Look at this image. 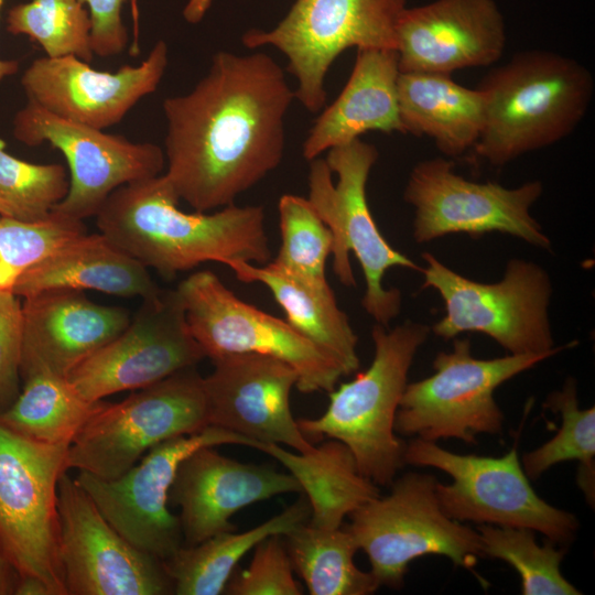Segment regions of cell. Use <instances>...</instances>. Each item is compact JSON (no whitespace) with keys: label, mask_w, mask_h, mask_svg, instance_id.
<instances>
[{"label":"cell","mask_w":595,"mask_h":595,"mask_svg":"<svg viewBox=\"0 0 595 595\" xmlns=\"http://www.w3.org/2000/svg\"><path fill=\"white\" fill-rule=\"evenodd\" d=\"M252 442L216 426L176 436L150 448L141 459L113 479L78 472L76 482L106 520L130 543L162 561L183 544L178 516L169 508V494L181 462L203 446Z\"/></svg>","instance_id":"cell-15"},{"label":"cell","mask_w":595,"mask_h":595,"mask_svg":"<svg viewBox=\"0 0 595 595\" xmlns=\"http://www.w3.org/2000/svg\"><path fill=\"white\" fill-rule=\"evenodd\" d=\"M126 1L80 0L88 7L91 22L90 45L94 55L106 58L125 51L128 44V31L122 20V7Z\"/></svg>","instance_id":"cell-40"},{"label":"cell","mask_w":595,"mask_h":595,"mask_svg":"<svg viewBox=\"0 0 595 595\" xmlns=\"http://www.w3.org/2000/svg\"><path fill=\"white\" fill-rule=\"evenodd\" d=\"M205 355L190 333L176 290L142 300L129 325L76 365L68 381L88 401L154 385Z\"/></svg>","instance_id":"cell-18"},{"label":"cell","mask_w":595,"mask_h":595,"mask_svg":"<svg viewBox=\"0 0 595 595\" xmlns=\"http://www.w3.org/2000/svg\"><path fill=\"white\" fill-rule=\"evenodd\" d=\"M403 459L452 477L451 484L436 483L435 489L441 509L458 522L527 528L554 543L571 541L578 528L573 513L551 506L533 490L516 447L500 457L462 455L415 437L405 444Z\"/></svg>","instance_id":"cell-13"},{"label":"cell","mask_w":595,"mask_h":595,"mask_svg":"<svg viewBox=\"0 0 595 595\" xmlns=\"http://www.w3.org/2000/svg\"><path fill=\"white\" fill-rule=\"evenodd\" d=\"M430 332L429 325L413 321L392 329L376 323L370 366L328 392V407L321 416L298 420L302 433L340 441L365 477L377 486L391 485L404 465L405 443L394 430L397 411L414 356Z\"/></svg>","instance_id":"cell-4"},{"label":"cell","mask_w":595,"mask_h":595,"mask_svg":"<svg viewBox=\"0 0 595 595\" xmlns=\"http://www.w3.org/2000/svg\"><path fill=\"white\" fill-rule=\"evenodd\" d=\"M407 0H295L271 30L251 29L248 48L273 46L288 60L294 97L310 112L326 104L325 77L347 48L396 50V30Z\"/></svg>","instance_id":"cell-8"},{"label":"cell","mask_w":595,"mask_h":595,"mask_svg":"<svg viewBox=\"0 0 595 595\" xmlns=\"http://www.w3.org/2000/svg\"><path fill=\"white\" fill-rule=\"evenodd\" d=\"M84 232L83 220L55 212L40 221L0 217V289L12 290L26 270Z\"/></svg>","instance_id":"cell-37"},{"label":"cell","mask_w":595,"mask_h":595,"mask_svg":"<svg viewBox=\"0 0 595 595\" xmlns=\"http://www.w3.org/2000/svg\"><path fill=\"white\" fill-rule=\"evenodd\" d=\"M398 105L404 133L428 137L445 156H461L477 143L485 120V95L451 75L401 73Z\"/></svg>","instance_id":"cell-26"},{"label":"cell","mask_w":595,"mask_h":595,"mask_svg":"<svg viewBox=\"0 0 595 595\" xmlns=\"http://www.w3.org/2000/svg\"><path fill=\"white\" fill-rule=\"evenodd\" d=\"M281 245L271 261L281 270L320 288H328L326 261L332 234L307 198L284 194L278 204Z\"/></svg>","instance_id":"cell-35"},{"label":"cell","mask_w":595,"mask_h":595,"mask_svg":"<svg viewBox=\"0 0 595 595\" xmlns=\"http://www.w3.org/2000/svg\"><path fill=\"white\" fill-rule=\"evenodd\" d=\"M212 1L213 0H187L183 9V17L185 21L191 24L201 22L208 11Z\"/></svg>","instance_id":"cell-43"},{"label":"cell","mask_w":595,"mask_h":595,"mask_svg":"<svg viewBox=\"0 0 595 595\" xmlns=\"http://www.w3.org/2000/svg\"><path fill=\"white\" fill-rule=\"evenodd\" d=\"M375 145L360 138L332 148L326 159L310 161L309 202L332 234L333 269L339 282L356 284L349 260L353 251L364 272V310L387 326L399 315L401 292L385 289L382 280L392 267L421 272V267L383 238L368 206L366 185L378 160Z\"/></svg>","instance_id":"cell-5"},{"label":"cell","mask_w":595,"mask_h":595,"mask_svg":"<svg viewBox=\"0 0 595 595\" xmlns=\"http://www.w3.org/2000/svg\"><path fill=\"white\" fill-rule=\"evenodd\" d=\"M454 162L433 158L416 163L407 182L403 199L414 208L413 239L421 244L450 234L477 237L498 231L529 245L549 249L551 241L530 209L541 197L540 181L513 188L495 182L466 180Z\"/></svg>","instance_id":"cell-14"},{"label":"cell","mask_w":595,"mask_h":595,"mask_svg":"<svg viewBox=\"0 0 595 595\" xmlns=\"http://www.w3.org/2000/svg\"><path fill=\"white\" fill-rule=\"evenodd\" d=\"M169 48L158 41L138 65L116 72L93 68L76 56L39 57L21 76L28 100L64 119L105 130L119 123L165 73Z\"/></svg>","instance_id":"cell-19"},{"label":"cell","mask_w":595,"mask_h":595,"mask_svg":"<svg viewBox=\"0 0 595 595\" xmlns=\"http://www.w3.org/2000/svg\"><path fill=\"white\" fill-rule=\"evenodd\" d=\"M22 303L12 290L0 289V413L21 389Z\"/></svg>","instance_id":"cell-39"},{"label":"cell","mask_w":595,"mask_h":595,"mask_svg":"<svg viewBox=\"0 0 595 595\" xmlns=\"http://www.w3.org/2000/svg\"><path fill=\"white\" fill-rule=\"evenodd\" d=\"M545 407L560 413L561 426L550 441L522 456V468L529 478L536 479L555 464L578 461L577 482L586 499L593 504L595 408H578L573 378H567L561 390L548 397Z\"/></svg>","instance_id":"cell-32"},{"label":"cell","mask_w":595,"mask_h":595,"mask_svg":"<svg viewBox=\"0 0 595 595\" xmlns=\"http://www.w3.org/2000/svg\"><path fill=\"white\" fill-rule=\"evenodd\" d=\"M267 53L220 51L194 88L163 100L164 173L195 212L232 205L279 166L294 99Z\"/></svg>","instance_id":"cell-1"},{"label":"cell","mask_w":595,"mask_h":595,"mask_svg":"<svg viewBox=\"0 0 595 595\" xmlns=\"http://www.w3.org/2000/svg\"><path fill=\"white\" fill-rule=\"evenodd\" d=\"M57 510L67 595L174 594L164 562L123 538L67 472L58 482Z\"/></svg>","instance_id":"cell-17"},{"label":"cell","mask_w":595,"mask_h":595,"mask_svg":"<svg viewBox=\"0 0 595 595\" xmlns=\"http://www.w3.org/2000/svg\"><path fill=\"white\" fill-rule=\"evenodd\" d=\"M15 400L0 413V423L31 441L47 445L74 441L106 401L83 398L66 377L39 370L24 377Z\"/></svg>","instance_id":"cell-30"},{"label":"cell","mask_w":595,"mask_h":595,"mask_svg":"<svg viewBox=\"0 0 595 595\" xmlns=\"http://www.w3.org/2000/svg\"><path fill=\"white\" fill-rule=\"evenodd\" d=\"M191 335L209 359L227 354H259L289 364L303 393L332 391L342 366L329 354L272 316L235 295L208 270L197 271L175 289Z\"/></svg>","instance_id":"cell-12"},{"label":"cell","mask_w":595,"mask_h":595,"mask_svg":"<svg viewBox=\"0 0 595 595\" xmlns=\"http://www.w3.org/2000/svg\"><path fill=\"white\" fill-rule=\"evenodd\" d=\"M293 570L311 595H369L380 585L354 562L358 545L347 528H317L304 522L283 536Z\"/></svg>","instance_id":"cell-31"},{"label":"cell","mask_w":595,"mask_h":595,"mask_svg":"<svg viewBox=\"0 0 595 595\" xmlns=\"http://www.w3.org/2000/svg\"><path fill=\"white\" fill-rule=\"evenodd\" d=\"M399 74L396 50H357L344 89L310 129L303 143V156L312 161L324 151L359 139L368 131L404 133L398 105Z\"/></svg>","instance_id":"cell-24"},{"label":"cell","mask_w":595,"mask_h":595,"mask_svg":"<svg viewBox=\"0 0 595 595\" xmlns=\"http://www.w3.org/2000/svg\"><path fill=\"white\" fill-rule=\"evenodd\" d=\"M307 500L299 499L281 513L244 532L226 531L194 545L183 544L163 561L176 595H219L239 561L260 541L285 536L310 518Z\"/></svg>","instance_id":"cell-29"},{"label":"cell","mask_w":595,"mask_h":595,"mask_svg":"<svg viewBox=\"0 0 595 595\" xmlns=\"http://www.w3.org/2000/svg\"><path fill=\"white\" fill-rule=\"evenodd\" d=\"M7 30L26 35L47 57L76 56L87 63L94 58L90 45L91 22L80 0H31L8 11Z\"/></svg>","instance_id":"cell-33"},{"label":"cell","mask_w":595,"mask_h":595,"mask_svg":"<svg viewBox=\"0 0 595 595\" xmlns=\"http://www.w3.org/2000/svg\"><path fill=\"white\" fill-rule=\"evenodd\" d=\"M4 0H0V10L3 4ZM19 69V63L14 60H2L0 58V83L11 76L18 73Z\"/></svg>","instance_id":"cell-44"},{"label":"cell","mask_w":595,"mask_h":595,"mask_svg":"<svg viewBox=\"0 0 595 595\" xmlns=\"http://www.w3.org/2000/svg\"><path fill=\"white\" fill-rule=\"evenodd\" d=\"M507 29L495 0H434L409 8L396 30L401 73L451 75L490 66L505 52Z\"/></svg>","instance_id":"cell-21"},{"label":"cell","mask_w":595,"mask_h":595,"mask_svg":"<svg viewBox=\"0 0 595 595\" xmlns=\"http://www.w3.org/2000/svg\"><path fill=\"white\" fill-rule=\"evenodd\" d=\"M239 281L259 282L272 293L286 322L302 336L329 354L345 376L359 368L358 337L331 286L310 284L274 266L237 262L229 266Z\"/></svg>","instance_id":"cell-28"},{"label":"cell","mask_w":595,"mask_h":595,"mask_svg":"<svg viewBox=\"0 0 595 595\" xmlns=\"http://www.w3.org/2000/svg\"><path fill=\"white\" fill-rule=\"evenodd\" d=\"M13 137L28 147L48 143L65 156L69 190L53 212L84 220L96 216L117 188L161 174L162 148L58 117L28 100L12 120Z\"/></svg>","instance_id":"cell-16"},{"label":"cell","mask_w":595,"mask_h":595,"mask_svg":"<svg viewBox=\"0 0 595 595\" xmlns=\"http://www.w3.org/2000/svg\"><path fill=\"white\" fill-rule=\"evenodd\" d=\"M252 448L275 458L295 478L307 497L311 526L339 528L346 517L380 495L379 487L359 472L354 455L340 441L329 439L306 453L274 443H256Z\"/></svg>","instance_id":"cell-27"},{"label":"cell","mask_w":595,"mask_h":595,"mask_svg":"<svg viewBox=\"0 0 595 595\" xmlns=\"http://www.w3.org/2000/svg\"><path fill=\"white\" fill-rule=\"evenodd\" d=\"M484 556L500 559L518 572L523 595H580L561 573L564 556L553 541L539 545L533 530L484 524L478 528Z\"/></svg>","instance_id":"cell-34"},{"label":"cell","mask_w":595,"mask_h":595,"mask_svg":"<svg viewBox=\"0 0 595 595\" xmlns=\"http://www.w3.org/2000/svg\"><path fill=\"white\" fill-rule=\"evenodd\" d=\"M69 190V176L62 164H36L6 151L0 139V217L21 221L47 218Z\"/></svg>","instance_id":"cell-36"},{"label":"cell","mask_w":595,"mask_h":595,"mask_svg":"<svg viewBox=\"0 0 595 595\" xmlns=\"http://www.w3.org/2000/svg\"><path fill=\"white\" fill-rule=\"evenodd\" d=\"M558 353L507 355L479 359L467 338L455 339L451 351H440L433 375L408 383L396 415V433L436 442L457 439L476 443L479 434H498L504 413L495 390Z\"/></svg>","instance_id":"cell-10"},{"label":"cell","mask_w":595,"mask_h":595,"mask_svg":"<svg viewBox=\"0 0 595 595\" xmlns=\"http://www.w3.org/2000/svg\"><path fill=\"white\" fill-rule=\"evenodd\" d=\"M477 88L485 95V120L473 149L504 166L570 136L588 111L595 83L575 58L534 48L493 68Z\"/></svg>","instance_id":"cell-3"},{"label":"cell","mask_w":595,"mask_h":595,"mask_svg":"<svg viewBox=\"0 0 595 595\" xmlns=\"http://www.w3.org/2000/svg\"><path fill=\"white\" fill-rule=\"evenodd\" d=\"M14 595H53L48 585L37 576L20 575Z\"/></svg>","instance_id":"cell-41"},{"label":"cell","mask_w":595,"mask_h":595,"mask_svg":"<svg viewBox=\"0 0 595 595\" xmlns=\"http://www.w3.org/2000/svg\"><path fill=\"white\" fill-rule=\"evenodd\" d=\"M165 174L117 188L96 215L117 247L165 278L204 262L266 264L271 251L262 206L185 213Z\"/></svg>","instance_id":"cell-2"},{"label":"cell","mask_w":595,"mask_h":595,"mask_svg":"<svg viewBox=\"0 0 595 595\" xmlns=\"http://www.w3.org/2000/svg\"><path fill=\"white\" fill-rule=\"evenodd\" d=\"M21 380L45 370L67 377L130 323L126 309L97 304L79 290L52 289L24 298Z\"/></svg>","instance_id":"cell-23"},{"label":"cell","mask_w":595,"mask_h":595,"mask_svg":"<svg viewBox=\"0 0 595 595\" xmlns=\"http://www.w3.org/2000/svg\"><path fill=\"white\" fill-rule=\"evenodd\" d=\"M20 574L0 553V595L14 594Z\"/></svg>","instance_id":"cell-42"},{"label":"cell","mask_w":595,"mask_h":595,"mask_svg":"<svg viewBox=\"0 0 595 595\" xmlns=\"http://www.w3.org/2000/svg\"><path fill=\"white\" fill-rule=\"evenodd\" d=\"M209 426L204 377L195 367L97 411L68 447L67 466L101 479L121 476L153 446Z\"/></svg>","instance_id":"cell-9"},{"label":"cell","mask_w":595,"mask_h":595,"mask_svg":"<svg viewBox=\"0 0 595 595\" xmlns=\"http://www.w3.org/2000/svg\"><path fill=\"white\" fill-rule=\"evenodd\" d=\"M215 447L203 446L186 456L170 489L169 504L180 508L185 545L235 531L230 519L244 507L279 495L302 493L290 473L241 463Z\"/></svg>","instance_id":"cell-22"},{"label":"cell","mask_w":595,"mask_h":595,"mask_svg":"<svg viewBox=\"0 0 595 595\" xmlns=\"http://www.w3.org/2000/svg\"><path fill=\"white\" fill-rule=\"evenodd\" d=\"M247 569L234 573L228 595H301L303 589L293 576L283 536L272 534L260 541Z\"/></svg>","instance_id":"cell-38"},{"label":"cell","mask_w":595,"mask_h":595,"mask_svg":"<svg viewBox=\"0 0 595 595\" xmlns=\"http://www.w3.org/2000/svg\"><path fill=\"white\" fill-rule=\"evenodd\" d=\"M52 289L94 290L142 300L161 289L148 268L102 234L84 232L26 270L12 291L20 298Z\"/></svg>","instance_id":"cell-25"},{"label":"cell","mask_w":595,"mask_h":595,"mask_svg":"<svg viewBox=\"0 0 595 595\" xmlns=\"http://www.w3.org/2000/svg\"><path fill=\"white\" fill-rule=\"evenodd\" d=\"M204 378L208 425L256 443L284 445L300 453L314 446L293 418L290 396L298 374L283 360L259 354H227L210 359Z\"/></svg>","instance_id":"cell-20"},{"label":"cell","mask_w":595,"mask_h":595,"mask_svg":"<svg viewBox=\"0 0 595 595\" xmlns=\"http://www.w3.org/2000/svg\"><path fill=\"white\" fill-rule=\"evenodd\" d=\"M425 267L423 289H434L445 304V315L431 331L450 339L461 333H482L513 355L560 353L549 320L552 284L539 264L511 259L502 279L482 283L455 272L431 252L421 255Z\"/></svg>","instance_id":"cell-6"},{"label":"cell","mask_w":595,"mask_h":595,"mask_svg":"<svg viewBox=\"0 0 595 595\" xmlns=\"http://www.w3.org/2000/svg\"><path fill=\"white\" fill-rule=\"evenodd\" d=\"M68 444L47 445L0 423V553L20 575L67 595L60 559L57 487Z\"/></svg>","instance_id":"cell-11"},{"label":"cell","mask_w":595,"mask_h":595,"mask_svg":"<svg viewBox=\"0 0 595 595\" xmlns=\"http://www.w3.org/2000/svg\"><path fill=\"white\" fill-rule=\"evenodd\" d=\"M437 480L410 472L391 483L387 496H377L356 509L346 527L366 554L378 584L399 588L411 561L443 555L456 566L470 569L484 556L477 530L451 519L441 509Z\"/></svg>","instance_id":"cell-7"}]
</instances>
